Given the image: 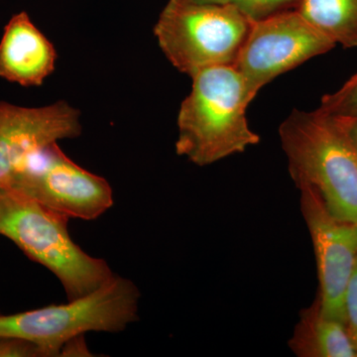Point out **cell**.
Listing matches in <instances>:
<instances>
[{
  "label": "cell",
  "instance_id": "1",
  "mask_svg": "<svg viewBox=\"0 0 357 357\" xmlns=\"http://www.w3.org/2000/svg\"><path fill=\"white\" fill-rule=\"evenodd\" d=\"M190 77L191 91L177 117L178 156L208 166L260 142L246 115L256 96L236 66L206 68Z\"/></svg>",
  "mask_w": 357,
  "mask_h": 357
},
{
  "label": "cell",
  "instance_id": "2",
  "mask_svg": "<svg viewBox=\"0 0 357 357\" xmlns=\"http://www.w3.org/2000/svg\"><path fill=\"white\" fill-rule=\"evenodd\" d=\"M278 132L296 185H310L331 215L357 225V153L332 115L294 109Z\"/></svg>",
  "mask_w": 357,
  "mask_h": 357
},
{
  "label": "cell",
  "instance_id": "3",
  "mask_svg": "<svg viewBox=\"0 0 357 357\" xmlns=\"http://www.w3.org/2000/svg\"><path fill=\"white\" fill-rule=\"evenodd\" d=\"M69 220L22 192L0 188V236L50 270L72 301L102 288L115 274L107 261L84 252L73 241Z\"/></svg>",
  "mask_w": 357,
  "mask_h": 357
},
{
  "label": "cell",
  "instance_id": "4",
  "mask_svg": "<svg viewBox=\"0 0 357 357\" xmlns=\"http://www.w3.org/2000/svg\"><path fill=\"white\" fill-rule=\"evenodd\" d=\"M139 299L134 282L115 275L102 288L68 304L0 314V337L31 342L45 357L63 356L65 345L86 333L126 330L138 319Z\"/></svg>",
  "mask_w": 357,
  "mask_h": 357
},
{
  "label": "cell",
  "instance_id": "5",
  "mask_svg": "<svg viewBox=\"0 0 357 357\" xmlns=\"http://www.w3.org/2000/svg\"><path fill=\"white\" fill-rule=\"evenodd\" d=\"M251 23L234 4L169 0L153 33L170 64L192 77L206 68L236 64Z\"/></svg>",
  "mask_w": 357,
  "mask_h": 357
},
{
  "label": "cell",
  "instance_id": "6",
  "mask_svg": "<svg viewBox=\"0 0 357 357\" xmlns=\"http://www.w3.org/2000/svg\"><path fill=\"white\" fill-rule=\"evenodd\" d=\"M6 188L68 218L96 220L114 206L109 183L75 163L58 143L28 157Z\"/></svg>",
  "mask_w": 357,
  "mask_h": 357
},
{
  "label": "cell",
  "instance_id": "7",
  "mask_svg": "<svg viewBox=\"0 0 357 357\" xmlns=\"http://www.w3.org/2000/svg\"><path fill=\"white\" fill-rule=\"evenodd\" d=\"M337 46L299 13L285 11L252 21L236 68L251 93Z\"/></svg>",
  "mask_w": 357,
  "mask_h": 357
},
{
  "label": "cell",
  "instance_id": "8",
  "mask_svg": "<svg viewBox=\"0 0 357 357\" xmlns=\"http://www.w3.org/2000/svg\"><path fill=\"white\" fill-rule=\"evenodd\" d=\"M297 187L301 211L316 255L321 314L345 324L344 292L357 257V225L331 215L318 192L310 185Z\"/></svg>",
  "mask_w": 357,
  "mask_h": 357
},
{
  "label": "cell",
  "instance_id": "9",
  "mask_svg": "<svg viewBox=\"0 0 357 357\" xmlns=\"http://www.w3.org/2000/svg\"><path fill=\"white\" fill-rule=\"evenodd\" d=\"M82 132L81 112L66 100L39 107L0 102V188L35 152Z\"/></svg>",
  "mask_w": 357,
  "mask_h": 357
},
{
  "label": "cell",
  "instance_id": "10",
  "mask_svg": "<svg viewBox=\"0 0 357 357\" xmlns=\"http://www.w3.org/2000/svg\"><path fill=\"white\" fill-rule=\"evenodd\" d=\"M53 43L22 11L13 16L0 40V77L22 86H40L55 72Z\"/></svg>",
  "mask_w": 357,
  "mask_h": 357
},
{
  "label": "cell",
  "instance_id": "11",
  "mask_svg": "<svg viewBox=\"0 0 357 357\" xmlns=\"http://www.w3.org/2000/svg\"><path fill=\"white\" fill-rule=\"evenodd\" d=\"M288 344L299 357H357V349L347 326L323 316L319 298L301 312Z\"/></svg>",
  "mask_w": 357,
  "mask_h": 357
},
{
  "label": "cell",
  "instance_id": "12",
  "mask_svg": "<svg viewBox=\"0 0 357 357\" xmlns=\"http://www.w3.org/2000/svg\"><path fill=\"white\" fill-rule=\"evenodd\" d=\"M296 10L335 45L357 48V0H302Z\"/></svg>",
  "mask_w": 357,
  "mask_h": 357
},
{
  "label": "cell",
  "instance_id": "13",
  "mask_svg": "<svg viewBox=\"0 0 357 357\" xmlns=\"http://www.w3.org/2000/svg\"><path fill=\"white\" fill-rule=\"evenodd\" d=\"M319 112L333 116L357 115V74L351 77L340 89L323 96Z\"/></svg>",
  "mask_w": 357,
  "mask_h": 357
},
{
  "label": "cell",
  "instance_id": "14",
  "mask_svg": "<svg viewBox=\"0 0 357 357\" xmlns=\"http://www.w3.org/2000/svg\"><path fill=\"white\" fill-rule=\"evenodd\" d=\"M302 0H236L234 6L250 21L297 9Z\"/></svg>",
  "mask_w": 357,
  "mask_h": 357
},
{
  "label": "cell",
  "instance_id": "15",
  "mask_svg": "<svg viewBox=\"0 0 357 357\" xmlns=\"http://www.w3.org/2000/svg\"><path fill=\"white\" fill-rule=\"evenodd\" d=\"M344 306L345 325L357 349V257L345 288Z\"/></svg>",
  "mask_w": 357,
  "mask_h": 357
},
{
  "label": "cell",
  "instance_id": "16",
  "mask_svg": "<svg viewBox=\"0 0 357 357\" xmlns=\"http://www.w3.org/2000/svg\"><path fill=\"white\" fill-rule=\"evenodd\" d=\"M0 357H45L38 345L18 337H0Z\"/></svg>",
  "mask_w": 357,
  "mask_h": 357
},
{
  "label": "cell",
  "instance_id": "17",
  "mask_svg": "<svg viewBox=\"0 0 357 357\" xmlns=\"http://www.w3.org/2000/svg\"><path fill=\"white\" fill-rule=\"evenodd\" d=\"M347 139L357 153V115L356 116H333Z\"/></svg>",
  "mask_w": 357,
  "mask_h": 357
},
{
  "label": "cell",
  "instance_id": "18",
  "mask_svg": "<svg viewBox=\"0 0 357 357\" xmlns=\"http://www.w3.org/2000/svg\"><path fill=\"white\" fill-rule=\"evenodd\" d=\"M185 3L196 4H215V6H225V4H234L236 0H177Z\"/></svg>",
  "mask_w": 357,
  "mask_h": 357
}]
</instances>
